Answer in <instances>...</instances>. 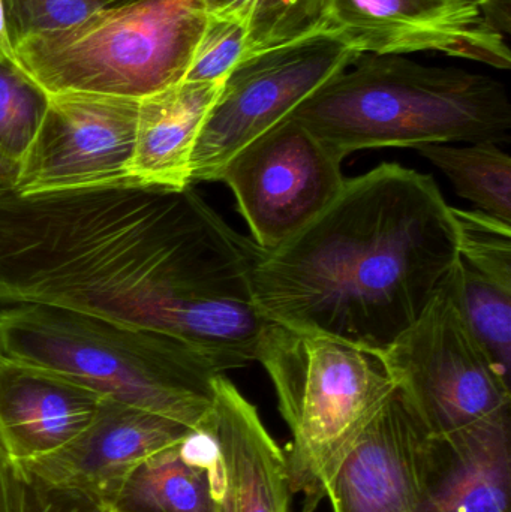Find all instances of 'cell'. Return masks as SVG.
<instances>
[{"label": "cell", "instance_id": "4fadbf2b", "mask_svg": "<svg viewBox=\"0 0 511 512\" xmlns=\"http://www.w3.org/2000/svg\"><path fill=\"white\" fill-rule=\"evenodd\" d=\"M189 432L170 418L104 397L95 420L71 444L18 466L47 486L81 493L107 507L138 465L177 447Z\"/></svg>", "mask_w": 511, "mask_h": 512}, {"label": "cell", "instance_id": "6da1fadb", "mask_svg": "<svg viewBox=\"0 0 511 512\" xmlns=\"http://www.w3.org/2000/svg\"><path fill=\"white\" fill-rule=\"evenodd\" d=\"M261 249L189 186L137 182L0 195V304H44L158 331L225 373L254 363L269 319Z\"/></svg>", "mask_w": 511, "mask_h": 512}, {"label": "cell", "instance_id": "603a6c76", "mask_svg": "<svg viewBox=\"0 0 511 512\" xmlns=\"http://www.w3.org/2000/svg\"><path fill=\"white\" fill-rule=\"evenodd\" d=\"M462 264L511 289V225L480 210L452 207Z\"/></svg>", "mask_w": 511, "mask_h": 512}, {"label": "cell", "instance_id": "83f0119b", "mask_svg": "<svg viewBox=\"0 0 511 512\" xmlns=\"http://www.w3.org/2000/svg\"><path fill=\"white\" fill-rule=\"evenodd\" d=\"M18 173H20V164L0 155V195L14 191Z\"/></svg>", "mask_w": 511, "mask_h": 512}, {"label": "cell", "instance_id": "ba28073f", "mask_svg": "<svg viewBox=\"0 0 511 512\" xmlns=\"http://www.w3.org/2000/svg\"><path fill=\"white\" fill-rule=\"evenodd\" d=\"M359 56L323 33L239 63L225 78L198 135L192 183L219 182L225 165L242 147L287 119Z\"/></svg>", "mask_w": 511, "mask_h": 512}, {"label": "cell", "instance_id": "3957f363", "mask_svg": "<svg viewBox=\"0 0 511 512\" xmlns=\"http://www.w3.org/2000/svg\"><path fill=\"white\" fill-rule=\"evenodd\" d=\"M290 116L342 159L386 147L500 144L511 134L509 93L497 78L399 54H360Z\"/></svg>", "mask_w": 511, "mask_h": 512}, {"label": "cell", "instance_id": "2e32d148", "mask_svg": "<svg viewBox=\"0 0 511 512\" xmlns=\"http://www.w3.org/2000/svg\"><path fill=\"white\" fill-rule=\"evenodd\" d=\"M510 411L434 439L422 512H510Z\"/></svg>", "mask_w": 511, "mask_h": 512}, {"label": "cell", "instance_id": "4316f807", "mask_svg": "<svg viewBox=\"0 0 511 512\" xmlns=\"http://www.w3.org/2000/svg\"><path fill=\"white\" fill-rule=\"evenodd\" d=\"M0 512H21L20 471L0 444Z\"/></svg>", "mask_w": 511, "mask_h": 512}, {"label": "cell", "instance_id": "cb8c5ba5", "mask_svg": "<svg viewBox=\"0 0 511 512\" xmlns=\"http://www.w3.org/2000/svg\"><path fill=\"white\" fill-rule=\"evenodd\" d=\"M248 29L239 18L209 14L186 81H224L246 59Z\"/></svg>", "mask_w": 511, "mask_h": 512}, {"label": "cell", "instance_id": "5bb4252c", "mask_svg": "<svg viewBox=\"0 0 511 512\" xmlns=\"http://www.w3.org/2000/svg\"><path fill=\"white\" fill-rule=\"evenodd\" d=\"M203 424L218 445L219 468L209 477L215 512H290L287 454L224 373Z\"/></svg>", "mask_w": 511, "mask_h": 512}, {"label": "cell", "instance_id": "8fae6325", "mask_svg": "<svg viewBox=\"0 0 511 512\" xmlns=\"http://www.w3.org/2000/svg\"><path fill=\"white\" fill-rule=\"evenodd\" d=\"M140 99L99 93L50 95L41 128L20 162L21 195L132 182Z\"/></svg>", "mask_w": 511, "mask_h": 512}, {"label": "cell", "instance_id": "9c48e42d", "mask_svg": "<svg viewBox=\"0 0 511 512\" xmlns=\"http://www.w3.org/2000/svg\"><path fill=\"white\" fill-rule=\"evenodd\" d=\"M344 159L288 116L222 170L261 251H272L323 212L344 188Z\"/></svg>", "mask_w": 511, "mask_h": 512}, {"label": "cell", "instance_id": "e0dca14e", "mask_svg": "<svg viewBox=\"0 0 511 512\" xmlns=\"http://www.w3.org/2000/svg\"><path fill=\"white\" fill-rule=\"evenodd\" d=\"M224 81H186L140 99L129 179L183 191L192 185V153Z\"/></svg>", "mask_w": 511, "mask_h": 512}, {"label": "cell", "instance_id": "52a82bcc", "mask_svg": "<svg viewBox=\"0 0 511 512\" xmlns=\"http://www.w3.org/2000/svg\"><path fill=\"white\" fill-rule=\"evenodd\" d=\"M449 277L416 322L383 351L393 384L432 439L511 411V384L474 339Z\"/></svg>", "mask_w": 511, "mask_h": 512}, {"label": "cell", "instance_id": "8992f818", "mask_svg": "<svg viewBox=\"0 0 511 512\" xmlns=\"http://www.w3.org/2000/svg\"><path fill=\"white\" fill-rule=\"evenodd\" d=\"M206 24L203 0H125L15 42V60L48 95L141 99L185 80Z\"/></svg>", "mask_w": 511, "mask_h": 512}, {"label": "cell", "instance_id": "277c9868", "mask_svg": "<svg viewBox=\"0 0 511 512\" xmlns=\"http://www.w3.org/2000/svg\"><path fill=\"white\" fill-rule=\"evenodd\" d=\"M0 355L195 430L221 373L182 340L44 304L0 312Z\"/></svg>", "mask_w": 511, "mask_h": 512}, {"label": "cell", "instance_id": "5b68a950", "mask_svg": "<svg viewBox=\"0 0 511 512\" xmlns=\"http://www.w3.org/2000/svg\"><path fill=\"white\" fill-rule=\"evenodd\" d=\"M255 361L275 388L290 430L287 463L300 512H315L339 466L395 390L383 352L308 328L269 321Z\"/></svg>", "mask_w": 511, "mask_h": 512}, {"label": "cell", "instance_id": "d4e9b609", "mask_svg": "<svg viewBox=\"0 0 511 512\" xmlns=\"http://www.w3.org/2000/svg\"><path fill=\"white\" fill-rule=\"evenodd\" d=\"M12 44L39 33L80 23L84 18L125 0H3Z\"/></svg>", "mask_w": 511, "mask_h": 512}, {"label": "cell", "instance_id": "30bf717a", "mask_svg": "<svg viewBox=\"0 0 511 512\" xmlns=\"http://www.w3.org/2000/svg\"><path fill=\"white\" fill-rule=\"evenodd\" d=\"M511 0H327L326 35L360 54L440 53L507 71Z\"/></svg>", "mask_w": 511, "mask_h": 512}, {"label": "cell", "instance_id": "f1b7e54d", "mask_svg": "<svg viewBox=\"0 0 511 512\" xmlns=\"http://www.w3.org/2000/svg\"><path fill=\"white\" fill-rule=\"evenodd\" d=\"M0 57L17 65L14 44H12L11 35H9L8 20H6L5 2H3V0H0Z\"/></svg>", "mask_w": 511, "mask_h": 512}, {"label": "cell", "instance_id": "9a60e30c", "mask_svg": "<svg viewBox=\"0 0 511 512\" xmlns=\"http://www.w3.org/2000/svg\"><path fill=\"white\" fill-rule=\"evenodd\" d=\"M104 396L0 355V444L17 465L51 456L95 420Z\"/></svg>", "mask_w": 511, "mask_h": 512}, {"label": "cell", "instance_id": "ac0fdd59", "mask_svg": "<svg viewBox=\"0 0 511 512\" xmlns=\"http://www.w3.org/2000/svg\"><path fill=\"white\" fill-rule=\"evenodd\" d=\"M179 445L138 465L108 502V512H215L209 474L185 462Z\"/></svg>", "mask_w": 511, "mask_h": 512}, {"label": "cell", "instance_id": "44dd1931", "mask_svg": "<svg viewBox=\"0 0 511 512\" xmlns=\"http://www.w3.org/2000/svg\"><path fill=\"white\" fill-rule=\"evenodd\" d=\"M449 283L474 339L511 384V289L471 270L459 259Z\"/></svg>", "mask_w": 511, "mask_h": 512}, {"label": "cell", "instance_id": "7402d4cb", "mask_svg": "<svg viewBox=\"0 0 511 512\" xmlns=\"http://www.w3.org/2000/svg\"><path fill=\"white\" fill-rule=\"evenodd\" d=\"M50 95L20 66L0 57V155L20 164L47 113Z\"/></svg>", "mask_w": 511, "mask_h": 512}, {"label": "cell", "instance_id": "7c38bea8", "mask_svg": "<svg viewBox=\"0 0 511 512\" xmlns=\"http://www.w3.org/2000/svg\"><path fill=\"white\" fill-rule=\"evenodd\" d=\"M434 439L398 388L374 415L333 477V512H422Z\"/></svg>", "mask_w": 511, "mask_h": 512}, {"label": "cell", "instance_id": "7a4b0ae2", "mask_svg": "<svg viewBox=\"0 0 511 512\" xmlns=\"http://www.w3.org/2000/svg\"><path fill=\"white\" fill-rule=\"evenodd\" d=\"M458 261L452 206L434 177L381 164L345 180L302 230L261 251L254 298L269 321L383 352Z\"/></svg>", "mask_w": 511, "mask_h": 512}, {"label": "cell", "instance_id": "ffe728a7", "mask_svg": "<svg viewBox=\"0 0 511 512\" xmlns=\"http://www.w3.org/2000/svg\"><path fill=\"white\" fill-rule=\"evenodd\" d=\"M209 14L239 18L246 59L326 33L327 0H203ZM245 59V60H246Z\"/></svg>", "mask_w": 511, "mask_h": 512}, {"label": "cell", "instance_id": "484cf974", "mask_svg": "<svg viewBox=\"0 0 511 512\" xmlns=\"http://www.w3.org/2000/svg\"><path fill=\"white\" fill-rule=\"evenodd\" d=\"M18 466V465H17ZM20 471L21 512H108L101 502L69 490L47 486Z\"/></svg>", "mask_w": 511, "mask_h": 512}, {"label": "cell", "instance_id": "d6986e66", "mask_svg": "<svg viewBox=\"0 0 511 512\" xmlns=\"http://www.w3.org/2000/svg\"><path fill=\"white\" fill-rule=\"evenodd\" d=\"M416 150L477 210L511 225V158L500 144H426Z\"/></svg>", "mask_w": 511, "mask_h": 512}]
</instances>
